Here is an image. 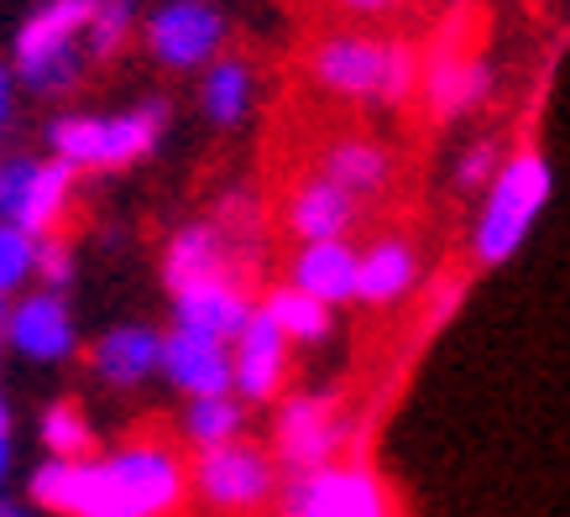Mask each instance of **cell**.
Listing matches in <instances>:
<instances>
[{
    "mask_svg": "<svg viewBox=\"0 0 570 517\" xmlns=\"http://www.w3.org/2000/svg\"><path fill=\"white\" fill-rule=\"evenodd\" d=\"M0 340H11L27 361H69L73 356V314L58 294H32L6 304V329Z\"/></svg>",
    "mask_w": 570,
    "mask_h": 517,
    "instance_id": "11",
    "label": "cell"
},
{
    "mask_svg": "<svg viewBox=\"0 0 570 517\" xmlns=\"http://www.w3.org/2000/svg\"><path fill=\"white\" fill-rule=\"evenodd\" d=\"M32 501L63 517H137L105 460H48L32 470Z\"/></svg>",
    "mask_w": 570,
    "mask_h": 517,
    "instance_id": "6",
    "label": "cell"
},
{
    "mask_svg": "<svg viewBox=\"0 0 570 517\" xmlns=\"http://www.w3.org/2000/svg\"><path fill=\"white\" fill-rule=\"evenodd\" d=\"M168 288H189V282H205V277H225L230 272V257H225V236L215 225H184L174 241H168Z\"/></svg>",
    "mask_w": 570,
    "mask_h": 517,
    "instance_id": "22",
    "label": "cell"
},
{
    "mask_svg": "<svg viewBox=\"0 0 570 517\" xmlns=\"http://www.w3.org/2000/svg\"><path fill=\"white\" fill-rule=\"evenodd\" d=\"M32 257H37L32 236H21L17 225H0V304L17 298V288L32 277Z\"/></svg>",
    "mask_w": 570,
    "mask_h": 517,
    "instance_id": "28",
    "label": "cell"
},
{
    "mask_svg": "<svg viewBox=\"0 0 570 517\" xmlns=\"http://www.w3.org/2000/svg\"><path fill=\"white\" fill-rule=\"evenodd\" d=\"M419 277V251L403 236H382L366 251H356V298L366 304H397L414 288Z\"/></svg>",
    "mask_w": 570,
    "mask_h": 517,
    "instance_id": "18",
    "label": "cell"
},
{
    "mask_svg": "<svg viewBox=\"0 0 570 517\" xmlns=\"http://www.w3.org/2000/svg\"><path fill=\"white\" fill-rule=\"evenodd\" d=\"M32 272L48 282V294H58L63 282L73 277V257H69V246L63 241H52V236H42L37 241V257H32Z\"/></svg>",
    "mask_w": 570,
    "mask_h": 517,
    "instance_id": "30",
    "label": "cell"
},
{
    "mask_svg": "<svg viewBox=\"0 0 570 517\" xmlns=\"http://www.w3.org/2000/svg\"><path fill=\"white\" fill-rule=\"evenodd\" d=\"M131 27H137V6H131V0H95L89 27H85V52L89 58L121 52V42L131 37Z\"/></svg>",
    "mask_w": 570,
    "mask_h": 517,
    "instance_id": "27",
    "label": "cell"
},
{
    "mask_svg": "<svg viewBox=\"0 0 570 517\" xmlns=\"http://www.w3.org/2000/svg\"><path fill=\"white\" fill-rule=\"evenodd\" d=\"M283 381H288V340L267 325V314L252 309L230 335V392H242L246 402H267L283 392Z\"/></svg>",
    "mask_w": 570,
    "mask_h": 517,
    "instance_id": "10",
    "label": "cell"
},
{
    "mask_svg": "<svg viewBox=\"0 0 570 517\" xmlns=\"http://www.w3.org/2000/svg\"><path fill=\"white\" fill-rule=\"evenodd\" d=\"M341 6H351V11H393L397 0H341Z\"/></svg>",
    "mask_w": 570,
    "mask_h": 517,
    "instance_id": "32",
    "label": "cell"
},
{
    "mask_svg": "<svg viewBox=\"0 0 570 517\" xmlns=\"http://www.w3.org/2000/svg\"><path fill=\"white\" fill-rule=\"evenodd\" d=\"M184 434L199 449H220L230 439H242V402L230 392L220 397H189V414H184Z\"/></svg>",
    "mask_w": 570,
    "mask_h": 517,
    "instance_id": "25",
    "label": "cell"
},
{
    "mask_svg": "<svg viewBox=\"0 0 570 517\" xmlns=\"http://www.w3.org/2000/svg\"><path fill=\"white\" fill-rule=\"evenodd\" d=\"M262 314H267V325L288 345H314L330 335V309L314 304L309 294H298V288H273L267 304H262Z\"/></svg>",
    "mask_w": 570,
    "mask_h": 517,
    "instance_id": "24",
    "label": "cell"
},
{
    "mask_svg": "<svg viewBox=\"0 0 570 517\" xmlns=\"http://www.w3.org/2000/svg\"><path fill=\"white\" fill-rule=\"evenodd\" d=\"M0 517H27V513H21V507H11V501H6V507H0Z\"/></svg>",
    "mask_w": 570,
    "mask_h": 517,
    "instance_id": "35",
    "label": "cell"
},
{
    "mask_svg": "<svg viewBox=\"0 0 570 517\" xmlns=\"http://www.w3.org/2000/svg\"><path fill=\"white\" fill-rule=\"evenodd\" d=\"M325 183H335L341 193H351V199H362V193H382L387 189V178H393V157H387V147H377V141H335L325 152V172H320Z\"/></svg>",
    "mask_w": 570,
    "mask_h": 517,
    "instance_id": "20",
    "label": "cell"
},
{
    "mask_svg": "<svg viewBox=\"0 0 570 517\" xmlns=\"http://www.w3.org/2000/svg\"><path fill=\"white\" fill-rule=\"evenodd\" d=\"M6 466H11V445L0 439V481H6Z\"/></svg>",
    "mask_w": 570,
    "mask_h": 517,
    "instance_id": "33",
    "label": "cell"
},
{
    "mask_svg": "<svg viewBox=\"0 0 570 517\" xmlns=\"http://www.w3.org/2000/svg\"><path fill=\"white\" fill-rule=\"evenodd\" d=\"M157 350H163V335H157V329L116 325L110 335H100V345H95V377H100L105 387L131 392V387H141V381L157 371Z\"/></svg>",
    "mask_w": 570,
    "mask_h": 517,
    "instance_id": "15",
    "label": "cell"
},
{
    "mask_svg": "<svg viewBox=\"0 0 570 517\" xmlns=\"http://www.w3.org/2000/svg\"><path fill=\"white\" fill-rule=\"evenodd\" d=\"M487 89H492V73L482 58H466V52H445L424 69V100L434 116H466L487 100Z\"/></svg>",
    "mask_w": 570,
    "mask_h": 517,
    "instance_id": "19",
    "label": "cell"
},
{
    "mask_svg": "<svg viewBox=\"0 0 570 517\" xmlns=\"http://www.w3.org/2000/svg\"><path fill=\"white\" fill-rule=\"evenodd\" d=\"M225 42V17L215 0H168L147 17V48L168 69H199Z\"/></svg>",
    "mask_w": 570,
    "mask_h": 517,
    "instance_id": "7",
    "label": "cell"
},
{
    "mask_svg": "<svg viewBox=\"0 0 570 517\" xmlns=\"http://www.w3.org/2000/svg\"><path fill=\"white\" fill-rule=\"evenodd\" d=\"M95 0H42L17 32V73L37 95L69 89L79 79V52H85V27Z\"/></svg>",
    "mask_w": 570,
    "mask_h": 517,
    "instance_id": "4",
    "label": "cell"
},
{
    "mask_svg": "<svg viewBox=\"0 0 570 517\" xmlns=\"http://www.w3.org/2000/svg\"><path fill=\"white\" fill-rule=\"evenodd\" d=\"M105 470L116 476L121 497L131 501L137 517H168L184 501V486H189L184 460L168 445H126L105 460Z\"/></svg>",
    "mask_w": 570,
    "mask_h": 517,
    "instance_id": "9",
    "label": "cell"
},
{
    "mask_svg": "<svg viewBox=\"0 0 570 517\" xmlns=\"http://www.w3.org/2000/svg\"><path fill=\"white\" fill-rule=\"evenodd\" d=\"M6 429H11V408L0 402V439H6Z\"/></svg>",
    "mask_w": 570,
    "mask_h": 517,
    "instance_id": "34",
    "label": "cell"
},
{
    "mask_svg": "<svg viewBox=\"0 0 570 517\" xmlns=\"http://www.w3.org/2000/svg\"><path fill=\"white\" fill-rule=\"evenodd\" d=\"M335 445H341V424H335L325 397L304 392V397H288V402H283V414H277V455H283L298 476L330 466Z\"/></svg>",
    "mask_w": 570,
    "mask_h": 517,
    "instance_id": "12",
    "label": "cell"
},
{
    "mask_svg": "<svg viewBox=\"0 0 570 517\" xmlns=\"http://www.w3.org/2000/svg\"><path fill=\"white\" fill-rule=\"evenodd\" d=\"M163 126H168V105H137V110H121V116H63L52 121L48 141L63 168H126L147 157L163 141Z\"/></svg>",
    "mask_w": 570,
    "mask_h": 517,
    "instance_id": "2",
    "label": "cell"
},
{
    "mask_svg": "<svg viewBox=\"0 0 570 517\" xmlns=\"http://www.w3.org/2000/svg\"><path fill=\"white\" fill-rule=\"evenodd\" d=\"M498 168H502L498 141H471L466 152H461V162H455V183H461V189H487Z\"/></svg>",
    "mask_w": 570,
    "mask_h": 517,
    "instance_id": "29",
    "label": "cell"
},
{
    "mask_svg": "<svg viewBox=\"0 0 570 517\" xmlns=\"http://www.w3.org/2000/svg\"><path fill=\"white\" fill-rule=\"evenodd\" d=\"M252 314V298L236 277H205V282H189V288H178L174 294V319L178 329H189V335H209V340H225L242 329V319Z\"/></svg>",
    "mask_w": 570,
    "mask_h": 517,
    "instance_id": "14",
    "label": "cell"
},
{
    "mask_svg": "<svg viewBox=\"0 0 570 517\" xmlns=\"http://www.w3.org/2000/svg\"><path fill=\"white\" fill-rule=\"evenodd\" d=\"M69 193H73V168H63L58 157L52 162H37L32 168V183L21 193V209H17V230L21 236H52L63 225V209H69Z\"/></svg>",
    "mask_w": 570,
    "mask_h": 517,
    "instance_id": "21",
    "label": "cell"
},
{
    "mask_svg": "<svg viewBox=\"0 0 570 517\" xmlns=\"http://www.w3.org/2000/svg\"><path fill=\"white\" fill-rule=\"evenodd\" d=\"M252 69H246L242 58H215L205 73V89H199V100H205V116L215 126H236L246 121V110H252Z\"/></svg>",
    "mask_w": 570,
    "mask_h": 517,
    "instance_id": "23",
    "label": "cell"
},
{
    "mask_svg": "<svg viewBox=\"0 0 570 517\" xmlns=\"http://www.w3.org/2000/svg\"><path fill=\"white\" fill-rule=\"evenodd\" d=\"M11 121V73H6V63H0V126Z\"/></svg>",
    "mask_w": 570,
    "mask_h": 517,
    "instance_id": "31",
    "label": "cell"
},
{
    "mask_svg": "<svg viewBox=\"0 0 570 517\" xmlns=\"http://www.w3.org/2000/svg\"><path fill=\"white\" fill-rule=\"evenodd\" d=\"M550 189H554V172L544 162V152L523 147L519 157H508L492 172V183H487V205L476 215V230H471V257L482 267H502L529 241L534 220L550 205Z\"/></svg>",
    "mask_w": 570,
    "mask_h": 517,
    "instance_id": "1",
    "label": "cell"
},
{
    "mask_svg": "<svg viewBox=\"0 0 570 517\" xmlns=\"http://www.w3.org/2000/svg\"><path fill=\"white\" fill-rule=\"evenodd\" d=\"M314 79L330 95L346 100H382L397 105L419 84V63L403 42H382V37H330L314 52Z\"/></svg>",
    "mask_w": 570,
    "mask_h": 517,
    "instance_id": "3",
    "label": "cell"
},
{
    "mask_svg": "<svg viewBox=\"0 0 570 517\" xmlns=\"http://www.w3.org/2000/svg\"><path fill=\"white\" fill-rule=\"evenodd\" d=\"M0 329H6V304H0Z\"/></svg>",
    "mask_w": 570,
    "mask_h": 517,
    "instance_id": "36",
    "label": "cell"
},
{
    "mask_svg": "<svg viewBox=\"0 0 570 517\" xmlns=\"http://www.w3.org/2000/svg\"><path fill=\"white\" fill-rule=\"evenodd\" d=\"M194 486L209 507L220 513H257L262 501L273 497L277 470L257 445L230 439L220 449H199V466H194Z\"/></svg>",
    "mask_w": 570,
    "mask_h": 517,
    "instance_id": "5",
    "label": "cell"
},
{
    "mask_svg": "<svg viewBox=\"0 0 570 517\" xmlns=\"http://www.w3.org/2000/svg\"><path fill=\"white\" fill-rule=\"evenodd\" d=\"M157 366L168 371L178 392L189 397H220L230 392V345L209 340V335H189V329H174L163 350H157Z\"/></svg>",
    "mask_w": 570,
    "mask_h": 517,
    "instance_id": "13",
    "label": "cell"
},
{
    "mask_svg": "<svg viewBox=\"0 0 570 517\" xmlns=\"http://www.w3.org/2000/svg\"><path fill=\"white\" fill-rule=\"evenodd\" d=\"M42 445L52 449V460H89L95 449V429L79 402H52L42 414Z\"/></svg>",
    "mask_w": 570,
    "mask_h": 517,
    "instance_id": "26",
    "label": "cell"
},
{
    "mask_svg": "<svg viewBox=\"0 0 570 517\" xmlns=\"http://www.w3.org/2000/svg\"><path fill=\"white\" fill-rule=\"evenodd\" d=\"M288 517H387V491L366 466H320L288 486Z\"/></svg>",
    "mask_w": 570,
    "mask_h": 517,
    "instance_id": "8",
    "label": "cell"
},
{
    "mask_svg": "<svg viewBox=\"0 0 570 517\" xmlns=\"http://www.w3.org/2000/svg\"><path fill=\"white\" fill-rule=\"evenodd\" d=\"M356 225V199L341 193L325 178H309L298 183L294 199H288V230L298 241H346V230Z\"/></svg>",
    "mask_w": 570,
    "mask_h": 517,
    "instance_id": "17",
    "label": "cell"
},
{
    "mask_svg": "<svg viewBox=\"0 0 570 517\" xmlns=\"http://www.w3.org/2000/svg\"><path fill=\"white\" fill-rule=\"evenodd\" d=\"M288 288L309 294L325 309L346 304V298H356V251L346 241H309L294 257V282Z\"/></svg>",
    "mask_w": 570,
    "mask_h": 517,
    "instance_id": "16",
    "label": "cell"
}]
</instances>
